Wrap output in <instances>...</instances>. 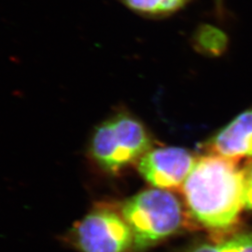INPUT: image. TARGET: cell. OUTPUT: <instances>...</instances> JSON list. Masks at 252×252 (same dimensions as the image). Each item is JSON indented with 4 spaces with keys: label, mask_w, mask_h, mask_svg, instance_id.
Instances as JSON below:
<instances>
[{
    "label": "cell",
    "mask_w": 252,
    "mask_h": 252,
    "mask_svg": "<svg viewBox=\"0 0 252 252\" xmlns=\"http://www.w3.org/2000/svg\"><path fill=\"white\" fill-rule=\"evenodd\" d=\"M243 180L236 160L215 154L199 158L182 186L189 212L208 229L232 227L244 208Z\"/></svg>",
    "instance_id": "1"
},
{
    "label": "cell",
    "mask_w": 252,
    "mask_h": 252,
    "mask_svg": "<svg viewBox=\"0 0 252 252\" xmlns=\"http://www.w3.org/2000/svg\"><path fill=\"white\" fill-rule=\"evenodd\" d=\"M133 234V246L142 251L174 234L182 223L180 201L168 190L147 189L126 201L123 215Z\"/></svg>",
    "instance_id": "2"
},
{
    "label": "cell",
    "mask_w": 252,
    "mask_h": 252,
    "mask_svg": "<svg viewBox=\"0 0 252 252\" xmlns=\"http://www.w3.org/2000/svg\"><path fill=\"white\" fill-rule=\"evenodd\" d=\"M152 140L143 125L120 113L95 127L90 141V155L101 169L122 170L151 151Z\"/></svg>",
    "instance_id": "3"
},
{
    "label": "cell",
    "mask_w": 252,
    "mask_h": 252,
    "mask_svg": "<svg viewBox=\"0 0 252 252\" xmlns=\"http://www.w3.org/2000/svg\"><path fill=\"white\" fill-rule=\"evenodd\" d=\"M75 240L82 252H126L133 245V234L124 217L101 208L78 223Z\"/></svg>",
    "instance_id": "4"
},
{
    "label": "cell",
    "mask_w": 252,
    "mask_h": 252,
    "mask_svg": "<svg viewBox=\"0 0 252 252\" xmlns=\"http://www.w3.org/2000/svg\"><path fill=\"white\" fill-rule=\"evenodd\" d=\"M196 160L184 149H156L140 158L138 170L157 189H178L183 186Z\"/></svg>",
    "instance_id": "5"
},
{
    "label": "cell",
    "mask_w": 252,
    "mask_h": 252,
    "mask_svg": "<svg viewBox=\"0 0 252 252\" xmlns=\"http://www.w3.org/2000/svg\"><path fill=\"white\" fill-rule=\"evenodd\" d=\"M212 154L239 161L252 158V109L245 111L217 134L209 144Z\"/></svg>",
    "instance_id": "6"
},
{
    "label": "cell",
    "mask_w": 252,
    "mask_h": 252,
    "mask_svg": "<svg viewBox=\"0 0 252 252\" xmlns=\"http://www.w3.org/2000/svg\"><path fill=\"white\" fill-rule=\"evenodd\" d=\"M190 252H252V234H242L216 244H204Z\"/></svg>",
    "instance_id": "7"
},
{
    "label": "cell",
    "mask_w": 252,
    "mask_h": 252,
    "mask_svg": "<svg viewBox=\"0 0 252 252\" xmlns=\"http://www.w3.org/2000/svg\"><path fill=\"white\" fill-rule=\"evenodd\" d=\"M130 9L140 13L158 14L170 12L183 6L188 0H122Z\"/></svg>",
    "instance_id": "8"
},
{
    "label": "cell",
    "mask_w": 252,
    "mask_h": 252,
    "mask_svg": "<svg viewBox=\"0 0 252 252\" xmlns=\"http://www.w3.org/2000/svg\"><path fill=\"white\" fill-rule=\"evenodd\" d=\"M199 42L209 51H219L224 45V36L214 28H205L199 36Z\"/></svg>",
    "instance_id": "9"
},
{
    "label": "cell",
    "mask_w": 252,
    "mask_h": 252,
    "mask_svg": "<svg viewBox=\"0 0 252 252\" xmlns=\"http://www.w3.org/2000/svg\"><path fill=\"white\" fill-rule=\"evenodd\" d=\"M244 208L252 211V162L243 168Z\"/></svg>",
    "instance_id": "10"
}]
</instances>
